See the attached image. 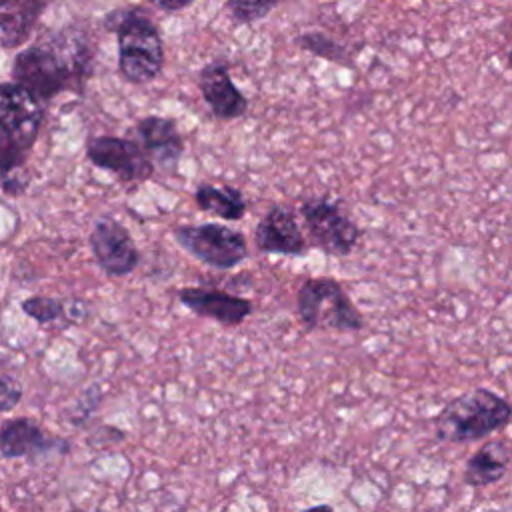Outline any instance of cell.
<instances>
[{"label": "cell", "mask_w": 512, "mask_h": 512, "mask_svg": "<svg viewBox=\"0 0 512 512\" xmlns=\"http://www.w3.org/2000/svg\"><path fill=\"white\" fill-rule=\"evenodd\" d=\"M70 450L68 438L50 434L32 418H8L0 424V454L8 460L26 458L30 464H36L46 458L66 456Z\"/></svg>", "instance_id": "7"}, {"label": "cell", "mask_w": 512, "mask_h": 512, "mask_svg": "<svg viewBox=\"0 0 512 512\" xmlns=\"http://www.w3.org/2000/svg\"><path fill=\"white\" fill-rule=\"evenodd\" d=\"M118 38V70L130 84H148L164 68V42L158 26L138 8L108 16Z\"/></svg>", "instance_id": "3"}, {"label": "cell", "mask_w": 512, "mask_h": 512, "mask_svg": "<svg viewBox=\"0 0 512 512\" xmlns=\"http://www.w3.org/2000/svg\"><path fill=\"white\" fill-rule=\"evenodd\" d=\"M26 152L0 128V174L16 170L24 164Z\"/></svg>", "instance_id": "22"}, {"label": "cell", "mask_w": 512, "mask_h": 512, "mask_svg": "<svg viewBox=\"0 0 512 512\" xmlns=\"http://www.w3.org/2000/svg\"><path fill=\"white\" fill-rule=\"evenodd\" d=\"M254 240L258 250L266 254L300 256L306 252V238L296 214L284 204H274L268 208L254 230Z\"/></svg>", "instance_id": "13"}, {"label": "cell", "mask_w": 512, "mask_h": 512, "mask_svg": "<svg viewBox=\"0 0 512 512\" xmlns=\"http://www.w3.org/2000/svg\"><path fill=\"white\" fill-rule=\"evenodd\" d=\"M296 44L300 48H304L306 52L318 56V58H326V60H332V62H340V64H348L346 56V48L342 44H338L334 38L326 36L324 32H306V34H300L296 38Z\"/></svg>", "instance_id": "18"}, {"label": "cell", "mask_w": 512, "mask_h": 512, "mask_svg": "<svg viewBox=\"0 0 512 512\" xmlns=\"http://www.w3.org/2000/svg\"><path fill=\"white\" fill-rule=\"evenodd\" d=\"M20 308L38 324H50L64 316V302L52 296H30L22 300Z\"/></svg>", "instance_id": "19"}, {"label": "cell", "mask_w": 512, "mask_h": 512, "mask_svg": "<svg viewBox=\"0 0 512 512\" xmlns=\"http://www.w3.org/2000/svg\"><path fill=\"white\" fill-rule=\"evenodd\" d=\"M300 512H334V508L330 504H316V506H310V508H304Z\"/></svg>", "instance_id": "27"}, {"label": "cell", "mask_w": 512, "mask_h": 512, "mask_svg": "<svg viewBox=\"0 0 512 512\" xmlns=\"http://www.w3.org/2000/svg\"><path fill=\"white\" fill-rule=\"evenodd\" d=\"M198 88L212 116L218 120H236L248 110V100L234 84L224 62L206 64L198 74Z\"/></svg>", "instance_id": "14"}, {"label": "cell", "mask_w": 512, "mask_h": 512, "mask_svg": "<svg viewBox=\"0 0 512 512\" xmlns=\"http://www.w3.org/2000/svg\"><path fill=\"white\" fill-rule=\"evenodd\" d=\"M22 396H24L22 382L10 374H2L0 376V412L2 414L12 412L20 404Z\"/></svg>", "instance_id": "23"}, {"label": "cell", "mask_w": 512, "mask_h": 512, "mask_svg": "<svg viewBox=\"0 0 512 512\" xmlns=\"http://www.w3.org/2000/svg\"><path fill=\"white\" fill-rule=\"evenodd\" d=\"M42 10L44 0H0V44L4 48L24 44Z\"/></svg>", "instance_id": "16"}, {"label": "cell", "mask_w": 512, "mask_h": 512, "mask_svg": "<svg viewBox=\"0 0 512 512\" xmlns=\"http://www.w3.org/2000/svg\"><path fill=\"white\" fill-rule=\"evenodd\" d=\"M70 512H102V510H82V508H72Z\"/></svg>", "instance_id": "28"}, {"label": "cell", "mask_w": 512, "mask_h": 512, "mask_svg": "<svg viewBox=\"0 0 512 512\" xmlns=\"http://www.w3.org/2000/svg\"><path fill=\"white\" fill-rule=\"evenodd\" d=\"M136 136L154 168L174 172L184 152V138L176 120L158 114L142 116L136 120Z\"/></svg>", "instance_id": "12"}, {"label": "cell", "mask_w": 512, "mask_h": 512, "mask_svg": "<svg viewBox=\"0 0 512 512\" xmlns=\"http://www.w3.org/2000/svg\"><path fill=\"white\" fill-rule=\"evenodd\" d=\"M92 254L110 278H122L136 270L140 264V252L128 228L112 216H100L90 232Z\"/></svg>", "instance_id": "9"}, {"label": "cell", "mask_w": 512, "mask_h": 512, "mask_svg": "<svg viewBox=\"0 0 512 512\" xmlns=\"http://www.w3.org/2000/svg\"><path fill=\"white\" fill-rule=\"evenodd\" d=\"M86 156L96 166L114 174L120 182H144L154 176V164L144 148L122 136H92L86 142Z\"/></svg>", "instance_id": "8"}, {"label": "cell", "mask_w": 512, "mask_h": 512, "mask_svg": "<svg viewBox=\"0 0 512 512\" xmlns=\"http://www.w3.org/2000/svg\"><path fill=\"white\" fill-rule=\"evenodd\" d=\"M280 0H226L232 18L238 24H252L266 18Z\"/></svg>", "instance_id": "20"}, {"label": "cell", "mask_w": 512, "mask_h": 512, "mask_svg": "<svg viewBox=\"0 0 512 512\" xmlns=\"http://www.w3.org/2000/svg\"><path fill=\"white\" fill-rule=\"evenodd\" d=\"M510 448L506 440L484 442L464 464L462 482L472 488L496 484L508 472Z\"/></svg>", "instance_id": "15"}, {"label": "cell", "mask_w": 512, "mask_h": 512, "mask_svg": "<svg viewBox=\"0 0 512 512\" xmlns=\"http://www.w3.org/2000/svg\"><path fill=\"white\" fill-rule=\"evenodd\" d=\"M28 186V178L24 176L22 166L16 170H10L6 174H2V190L10 196H20Z\"/></svg>", "instance_id": "25"}, {"label": "cell", "mask_w": 512, "mask_h": 512, "mask_svg": "<svg viewBox=\"0 0 512 512\" xmlns=\"http://www.w3.org/2000/svg\"><path fill=\"white\" fill-rule=\"evenodd\" d=\"M44 116L42 102L16 82L0 84V128L28 152L40 132Z\"/></svg>", "instance_id": "10"}, {"label": "cell", "mask_w": 512, "mask_h": 512, "mask_svg": "<svg viewBox=\"0 0 512 512\" xmlns=\"http://www.w3.org/2000/svg\"><path fill=\"white\" fill-rule=\"evenodd\" d=\"M92 48L80 30H62L44 44L22 50L12 64L14 82L32 92L42 104L56 94L78 88L90 74Z\"/></svg>", "instance_id": "1"}, {"label": "cell", "mask_w": 512, "mask_h": 512, "mask_svg": "<svg viewBox=\"0 0 512 512\" xmlns=\"http://www.w3.org/2000/svg\"><path fill=\"white\" fill-rule=\"evenodd\" d=\"M194 202L202 212L212 214L226 222H236L244 218L248 210L244 194L230 184L202 182L194 190Z\"/></svg>", "instance_id": "17"}, {"label": "cell", "mask_w": 512, "mask_h": 512, "mask_svg": "<svg viewBox=\"0 0 512 512\" xmlns=\"http://www.w3.org/2000/svg\"><path fill=\"white\" fill-rule=\"evenodd\" d=\"M172 236L192 258L218 270H232L248 256L244 234L220 222L180 224Z\"/></svg>", "instance_id": "5"}, {"label": "cell", "mask_w": 512, "mask_h": 512, "mask_svg": "<svg viewBox=\"0 0 512 512\" xmlns=\"http://www.w3.org/2000/svg\"><path fill=\"white\" fill-rule=\"evenodd\" d=\"M100 398H102V390H100V386H96V384H94V386L86 388V390L82 392V396L78 398L76 406L70 410L68 420H70L74 426H82V424H84V420H86V418H90V414L98 408Z\"/></svg>", "instance_id": "21"}, {"label": "cell", "mask_w": 512, "mask_h": 512, "mask_svg": "<svg viewBox=\"0 0 512 512\" xmlns=\"http://www.w3.org/2000/svg\"><path fill=\"white\" fill-rule=\"evenodd\" d=\"M176 296L180 304L196 316L214 320L222 326H240L254 310L248 298L218 288L184 286L176 292Z\"/></svg>", "instance_id": "11"}, {"label": "cell", "mask_w": 512, "mask_h": 512, "mask_svg": "<svg viewBox=\"0 0 512 512\" xmlns=\"http://www.w3.org/2000/svg\"><path fill=\"white\" fill-rule=\"evenodd\" d=\"M152 6L164 10V12H176L186 6H190L194 0H148Z\"/></svg>", "instance_id": "26"}, {"label": "cell", "mask_w": 512, "mask_h": 512, "mask_svg": "<svg viewBox=\"0 0 512 512\" xmlns=\"http://www.w3.org/2000/svg\"><path fill=\"white\" fill-rule=\"evenodd\" d=\"M126 438V434L120 430V428H112V426H100L96 428L88 438L86 442L92 446V448H104V446H110V444H116V442H122Z\"/></svg>", "instance_id": "24"}, {"label": "cell", "mask_w": 512, "mask_h": 512, "mask_svg": "<svg viewBox=\"0 0 512 512\" xmlns=\"http://www.w3.org/2000/svg\"><path fill=\"white\" fill-rule=\"evenodd\" d=\"M296 312L308 332H358L364 328V316L342 284L330 276L308 278L300 284L296 294Z\"/></svg>", "instance_id": "4"}, {"label": "cell", "mask_w": 512, "mask_h": 512, "mask_svg": "<svg viewBox=\"0 0 512 512\" xmlns=\"http://www.w3.org/2000/svg\"><path fill=\"white\" fill-rule=\"evenodd\" d=\"M300 216L312 242L328 256H348L360 240L358 224L338 202L324 196L304 200L300 204Z\"/></svg>", "instance_id": "6"}, {"label": "cell", "mask_w": 512, "mask_h": 512, "mask_svg": "<svg viewBox=\"0 0 512 512\" xmlns=\"http://www.w3.org/2000/svg\"><path fill=\"white\" fill-rule=\"evenodd\" d=\"M512 416L510 402L490 388H472L450 400L434 418V436L446 444L478 442L502 430Z\"/></svg>", "instance_id": "2"}]
</instances>
